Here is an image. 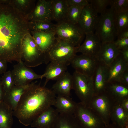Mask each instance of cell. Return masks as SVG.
I'll list each match as a JSON object with an SVG mask.
<instances>
[{"mask_svg": "<svg viewBox=\"0 0 128 128\" xmlns=\"http://www.w3.org/2000/svg\"><path fill=\"white\" fill-rule=\"evenodd\" d=\"M107 67V66L100 62L91 77L94 96L100 94L106 91L108 83Z\"/></svg>", "mask_w": 128, "mask_h": 128, "instance_id": "cell-13", "label": "cell"}, {"mask_svg": "<svg viewBox=\"0 0 128 128\" xmlns=\"http://www.w3.org/2000/svg\"><path fill=\"white\" fill-rule=\"evenodd\" d=\"M120 51L114 42L102 43L97 56L100 62L108 66L120 54Z\"/></svg>", "mask_w": 128, "mask_h": 128, "instance_id": "cell-17", "label": "cell"}, {"mask_svg": "<svg viewBox=\"0 0 128 128\" xmlns=\"http://www.w3.org/2000/svg\"><path fill=\"white\" fill-rule=\"evenodd\" d=\"M55 31L47 32H36L34 34V40L39 50L45 54L55 43L56 39Z\"/></svg>", "mask_w": 128, "mask_h": 128, "instance_id": "cell-18", "label": "cell"}, {"mask_svg": "<svg viewBox=\"0 0 128 128\" xmlns=\"http://www.w3.org/2000/svg\"><path fill=\"white\" fill-rule=\"evenodd\" d=\"M85 35V40L81 45L78 46L77 52L88 55L97 56L101 48V41L94 32L86 33Z\"/></svg>", "mask_w": 128, "mask_h": 128, "instance_id": "cell-15", "label": "cell"}, {"mask_svg": "<svg viewBox=\"0 0 128 128\" xmlns=\"http://www.w3.org/2000/svg\"></svg>", "mask_w": 128, "mask_h": 128, "instance_id": "cell-46", "label": "cell"}, {"mask_svg": "<svg viewBox=\"0 0 128 128\" xmlns=\"http://www.w3.org/2000/svg\"><path fill=\"white\" fill-rule=\"evenodd\" d=\"M98 14L90 3L83 8L78 24L85 34L94 32L98 17Z\"/></svg>", "mask_w": 128, "mask_h": 128, "instance_id": "cell-12", "label": "cell"}, {"mask_svg": "<svg viewBox=\"0 0 128 128\" xmlns=\"http://www.w3.org/2000/svg\"><path fill=\"white\" fill-rule=\"evenodd\" d=\"M114 43L119 50L128 48V38H117Z\"/></svg>", "mask_w": 128, "mask_h": 128, "instance_id": "cell-36", "label": "cell"}, {"mask_svg": "<svg viewBox=\"0 0 128 128\" xmlns=\"http://www.w3.org/2000/svg\"><path fill=\"white\" fill-rule=\"evenodd\" d=\"M34 23V28L36 32H47L55 31L56 24L51 22L37 21Z\"/></svg>", "mask_w": 128, "mask_h": 128, "instance_id": "cell-33", "label": "cell"}, {"mask_svg": "<svg viewBox=\"0 0 128 128\" xmlns=\"http://www.w3.org/2000/svg\"><path fill=\"white\" fill-rule=\"evenodd\" d=\"M11 71L15 85H28L33 80L43 78L42 75L37 74L22 61L14 65Z\"/></svg>", "mask_w": 128, "mask_h": 128, "instance_id": "cell-11", "label": "cell"}, {"mask_svg": "<svg viewBox=\"0 0 128 128\" xmlns=\"http://www.w3.org/2000/svg\"><path fill=\"white\" fill-rule=\"evenodd\" d=\"M7 62L0 59V74H4L6 71Z\"/></svg>", "mask_w": 128, "mask_h": 128, "instance_id": "cell-38", "label": "cell"}, {"mask_svg": "<svg viewBox=\"0 0 128 128\" xmlns=\"http://www.w3.org/2000/svg\"><path fill=\"white\" fill-rule=\"evenodd\" d=\"M26 0H17L18 3L21 5H23L25 4Z\"/></svg>", "mask_w": 128, "mask_h": 128, "instance_id": "cell-44", "label": "cell"}, {"mask_svg": "<svg viewBox=\"0 0 128 128\" xmlns=\"http://www.w3.org/2000/svg\"><path fill=\"white\" fill-rule=\"evenodd\" d=\"M74 115L83 128H104L105 125L101 117L87 105L78 103Z\"/></svg>", "mask_w": 128, "mask_h": 128, "instance_id": "cell-9", "label": "cell"}, {"mask_svg": "<svg viewBox=\"0 0 128 128\" xmlns=\"http://www.w3.org/2000/svg\"><path fill=\"white\" fill-rule=\"evenodd\" d=\"M56 94L51 89L30 83L22 96L13 115L25 126L30 125L40 114L53 105Z\"/></svg>", "mask_w": 128, "mask_h": 128, "instance_id": "cell-1", "label": "cell"}, {"mask_svg": "<svg viewBox=\"0 0 128 128\" xmlns=\"http://www.w3.org/2000/svg\"><path fill=\"white\" fill-rule=\"evenodd\" d=\"M120 82L128 87V70L125 71L123 74L120 78Z\"/></svg>", "mask_w": 128, "mask_h": 128, "instance_id": "cell-37", "label": "cell"}, {"mask_svg": "<svg viewBox=\"0 0 128 128\" xmlns=\"http://www.w3.org/2000/svg\"><path fill=\"white\" fill-rule=\"evenodd\" d=\"M84 7L76 6H69L65 22L73 24H78Z\"/></svg>", "mask_w": 128, "mask_h": 128, "instance_id": "cell-29", "label": "cell"}, {"mask_svg": "<svg viewBox=\"0 0 128 128\" xmlns=\"http://www.w3.org/2000/svg\"><path fill=\"white\" fill-rule=\"evenodd\" d=\"M45 54L38 49L34 40L27 36L22 41L21 59L27 67H34L44 63Z\"/></svg>", "mask_w": 128, "mask_h": 128, "instance_id": "cell-5", "label": "cell"}, {"mask_svg": "<svg viewBox=\"0 0 128 128\" xmlns=\"http://www.w3.org/2000/svg\"><path fill=\"white\" fill-rule=\"evenodd\" d=\"M5 93L4 91L2 86L0 82V103L4 101Z\"/></svg>", "mask_w": 128, "mask_h": 128, "instance_id": "cell-42", "label": "cell"}, {"mask_svg": "<svg viewBox=\"0 0 128 128\" xmlns=\"http://www.w3.org/2000/svg\"><path fill=\"white\" fill-rule=\"evenodd\" d=\"M1 78H0V82L1 81Z\"/></svg>", "mask_w": 128, "mask_h": 128, "instance_id": "cell-45", "label": "cell"}, {"mask_svg": "<svg viewBox=\"0 0 128 128\" xmlns=\"http://www.w3.org/2000/svg\"><path fill=\"white\" fill-rule=\"evenodd\" d=\"M69 6H76L85 7L88 5L89 0H66Z\"/></svg>", "mask_w": 128, "mask_h": 128, "instance_id": "cell-35", "label": "cell"}, {"mask_svg": "<svg viewBox=\"0 0 128 128\" xmlns=\"http://www.w3.org/2000/svg\"><path fill=\"white\" fill-rule=\"evenodd\" d=\"M115 14L110 8L106 9L98 16L95 34L102 43L114 42L117 37Z\"/></svg>", "mask_w": 128, "mask_h": 128, "instance_id": "cell-4", "label": "cell"}, {"mask_svg": "<svg viewBox=\"0 0 128 128\" xmlns=\"http://www.w3.org/2000/svg\"><path fill=\"white\" fill-rule=\"evenodd\" d=\"M116 103L106 91L94 96L87 106L101 117L106 126L110 124L111 114Z\"/></svg>", "mask_w": 128, "mask_h": 128, "instance_id": "cell-6", "label": "cell"}, {"mask_svg": "<svg viewBox=\"0 0 128 128\" xmlns=\"http://www.w3.org/2000/svg\"><path fill=\"white\" fill-rule=\"evenodd\" d=\"M120 53L124 60L128 62V48L120 50Z\"/></svg>", "mask_w": 128, "mask_h": 128, "instance_id": "cell-39", "label": "cell"}, {"mask_svg": "<svg viewBox=\"0 0 128 128\" xmlns=\"http://www.w3.org/2000/svg\"><path fill=\"white\" fill-rule=\"evenodd\" d=\"M115 25L117 35L120 32L128 29V11L115 14Z\"/></svg>", "mask_w": 128, "mask_h": 128, "instance_id": "cell-30", "label": "cell"}, {"mask_svg": "<svg viewBox=\"0 0 128 128\" xmlns=\"http://www.w3.org/2000/svg\"><path fill=\"white\" fill-rule=\"evenodd\" d=\"M0 82L5 94L15 85L11 71H8L3 74L1 78Z\"/></svg>", "mask_w": 128, "mask_h": 128, "instance_id": "cell-32", "label": "cell"}, {"mask_svg": "<svg viewBox=\"0 0 128 128\" xmlns=\"http://www.w3.org/2000/svg\"><path fill=\"white\" fill-rule=\"evenodd\" d=\"M29 84L24 85H14L5 94L4 102L14 111L23 94Z\"/></svg>", "mask_w": 128, "mask_h": 128, "instance_id": "cell-23", "label": "cell"}, {"mask_svg": "<svg viewBox=\"0 0 128 128\" xmlns=\"http://www.w3.org/2000/svg\"><path fill=\"white\" fill-rule=\"evenodd\" d=\"M78 47L68 41L56 37L55 43L45 53L44 63L55 61L64 63L68 66L78 53Z\"/></svg>", "mask_w": 128, "mask_h": 128, "instance_id": "cell-3", "label": "cell"}, {"mask_svg": "<svg viewBox=\"0 0 128 128\" xmlns=\"http://www.w3.org/2000/svg\"><path fill=\"white\" fill-rule=\"evenodd\" d=\"M68 7L66 0H52V20L57 23L65 22Z\"/></svg>", "mask_w": 128, "mask_h": 128, "instance_id": "cell-25", "label": "cell"}, {"mask_svg": "<svg viewBox=\"0 0 128 128\" xmlns=\"http://www.w3.org/2000/svg\"><path fill=\"white\" fill-rule=\"evenodd\" d=\"M106 91L116 102L128 98V87L119 82L108 83Z\"/></svg>", "mask_w": 128, "mask_h": 128, "instance_id": "cell-24", "label": "cell"}, {"mask_svg": "<svg viewBox=\"0 0 128 128\" xmlns=\"http://www.w3.org/2000/svg\"><path fill=\"white\" fill-rule=\"evenodd\" d=\"M78 103L74 101L70 96L57 95L53 105L59 113L74 114Z\"/></svg>", "mask_w": 128, "mask_h": 128, "instance_id": "cell-21", "label": "cell"}, {"mask_svg": "<svg viewBox=\"0 0 128 128\" xmlns=\"http://www.w3.org/2000/svg\"><path fill=\"white\" fill-rule=\"evenodd\" d=\"M104 128H123L113 123L110 124L108 125L105 126Z\"/></svg>", "mask_w": 128, "mask_h": 128, "instance_id": "cell-43", "label": "cell"}, {"mask_svg": "<svg viewBox=\"0 0 128 128\" xmlns=\"http://www.w3.org/2000/svg\"><path fill=\"white\" fill-rule=\"evenodd\" d=\"M122 106L126 111L128 112V98L125 99L120 102Z\"/></svg>", "mask_w": 128, "mask_h": 128, "instance_id": "cell-41", "label": "cell"}, {"mask_svg": "<svg viewBox=\"0 0 128 128\" xmlns=\"http://www.w3.org/2000/svg\"><path fill=\"white\" fill-rule=\"evenodd\" d=\"M73 88L72 75L66 71L56 80L51 89L56 95L70 96Z\"/></svg>", "mask_w": 128, "mask_h": 128, "instance_id": "cell-19", "label": "cell"}, {"mask_svg": "<svg viewBox=\"0 0 128 128\" xmlns=\"http://www.w3.org/2000/svg\"><path fill=\"white\" fill-rule=\"evenodd\" d=\"M110 5L115 14L128 11V0H110Z\"/></svg>", "mask_w": 128, "mask_h": 128, "instance_id": "cell-31", "label": "cell"}, {"mask_svg": "<svg viewBox=\"0 0 128 128\" xmlns=\"http://www.w3.org/2000/svg\"><path fill=\"white\" fill-rule=\"evenodd\" d=\"M13 110L4 101L0 103V128H12Z\"/></svg>", "mask_w": 128, "mask_h": 128, "instance_id": "cell-28", "label": "cell"}, {"mask_svg": "<svg viewBox=\"0 0 128 128\" xmlns=\"http://www.w3.org/2000/svg\"><path fill=\"white\" fill-rule=\"evenodd\" d=\"M73 88L83 104L88 105L94 96L91 78L75 71L73 75Z\"/></svg>", "mask_w": 128, "mask_h": 128, "instance_id": "cell-7", "label": "cell"}, {"mask_svg": "<svg viewBox=\"0 0 128 128\" xmlns=\"http://www.w3.org/2000/svg\"><path fill=\"white\" fill-rule=\"evenodd\" d=\"M59 113L52 106L39 114L30 126L35 128H52L58 117Z\"/></svg>", "mask_w": 128, "mask_h": 128, "instance_id": "cell-16", "label": "cell"}, {"mask_svg": "<svg viewBox=\"0 0 128 128\" xmlns=\"http://www.w3.org/2000/svg\"><path fill=\"white\" fill-rule=\"evenodd\" d=\"M67 66L66 64L61 63L50 62L47 65L44 73L42 75L43 78H46L43 86L45 87L50 80H57L59 79L66 71Z\"/></svg>", "mask_w": 128, "mask_h": 128, "instance_id": "cell-20", "label": "cell"}, {"mask_svg": "<svg viewBox=\"0 0 128 128\" xmlns=\"http://www.w3.org/2000/svg\"><path fill=\"white\" fill-rule=\"evenodd\" d=\"M52 128H83L74 114L59 113Z\"/></svg>", "mask_w": 128, "mask_h": 128, "instance_id": "cell-26", "label": "cell"}, {"mask_svg": "<svg viewBox=\"0 0 128 128\" xmlns=\"http://www.w3.org/2000/svg\"><path fill=\"white\" fill-rule=\"evenodd\" d=\"M110 0H89L91 3L97 13L100 14L110 5Z\"/></svg>", "mask_w": 128, "mask_h": 128, "instance_id": "cell-34", "label": "cell"}, {"mask_svg": "<svg viewBox=\"0 0 128 128\" xmlns=\"http://www.w3.org/2000/svg\"><path fill=\"white\" fill-rule=\"evenodd\" d=\"M52 0L39 1L36 7L33 15L37 21L51 22Z\"/></svg>", "mask_w": 128, "mask_h": 128, "instance_id": "cell-22", "label": "cell"}, {"mask_svg": "<svg viewBox=\"0 0 128 128\" xmlns=\"http://www.w3.org/2000/svg\"><path fill=\"white\" fill-rule=\"evenodd\" d=\"M117 38H128V29L122 32L117 35Z\"/></svg>", "mask_w": 128, "mask_h": 128, "instance_id": "cell-40", "label": "cell"}, {"mask_svg": "<svg viewBox=\"0 0 128 128\" xmlns=\"http://www.w3.org/2000/svg\"><path fill=\"white\" fill-rule=\"evenodd\" d=\"M99 63L97 56L81 54L76 55L72 60L70 64L75 71L91 78Z\"/></svg>", "mask_w": 128, "mask_h": 128, "instance_id": "cell-10", "label": "cell"}, {"mask_svg": "<svg viewBox=\"0 0 128 128\" xmlns=\"http://www.w3.org/2000/svg\"><path fill=\"white\" fill-rule=\"evenodd\" d=\"M128 70V62L123 59L121 54L109 66H107V74L108 83L119 82L124 72Z\"/></svg>", "mask_w": 128, "mask_h": 128, "instance_id": "cell-14", "label": "cell"}, {"mask_svg": "<svg viewBox=\"0 0 128 128\" xmlns=\"http://www.w3.org/2000/svg\"><path fill=\"white\" fill-rule=\"evenodd\" d=\"M112 123L123 127L128 122V112L122 106L120 102H116L110 115Z\"/></svg>", "mask_w": 128, "mask_h": 128, "instance_id": "cell-27", "label": "cell"}, {"mask_svg": "<svg viewBox=\"0 0 128 128\" xmlns=\"http://www.w3.org/2000/svg\"><path fill=\"white\" fill-rule=\"evenodd\" d=\"M56 24L55 31L57 37L68 41L76 46L80 45L85 34L78 24L64 22Z\"/></svg>", "mask_w": 128, "mask_h": 128, "instance_id": "cell-8", "label": "cell"}, {"mask_svg": "<svg viewBox=\"0 0 128 128\" xmlns=\"http://www.w3.org/2000/svg\"><path fill=\"white\" fill-rule=\"evenodd\" d=\"M0 7V59L8 62L22 61V41L14 19Z\"/></svg>", "mask_w": 128, "mask_h": 128, "instance_id": "cell-2", "label": "cell"}]
</instances>
